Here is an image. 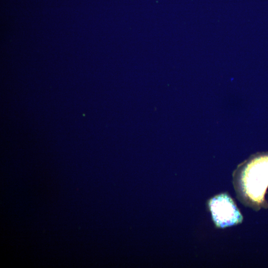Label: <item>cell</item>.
Wrapping results in <instances>:
<instances>
[{
  "label": "cell",
  "mask_w": 268,
  "mask_h": 268,
  "mask_svg": "<svg viewBox=\"0 0 268 268\" xmlns=\"http://www.w3.org/2000/svg\"><path fill=\"white\" fill-rule=\"evenodd\" d=\"M235 174L246 197L257 206L265 204L268 187V153L254 155L240 166Z\"/></svg>",
  "instance_id": "obj_1"
},
{
  "label": "cell",
  "mask_w": 268,
  "mask_h": 268,
  "mask_svg": "<svg viewBox=\"0 0 268 268\" xmlns=\"http://www.w3.org/2000/svg\"><path fill=\"white\" fill-rule=\"evenodd\" d=\"M213 220L217 227L224 228L240 223L242 216L233 200L226 194L217 195L209 202Z\"/></svg>",
  "instance_id": "obj_2"
}]
</instances>
